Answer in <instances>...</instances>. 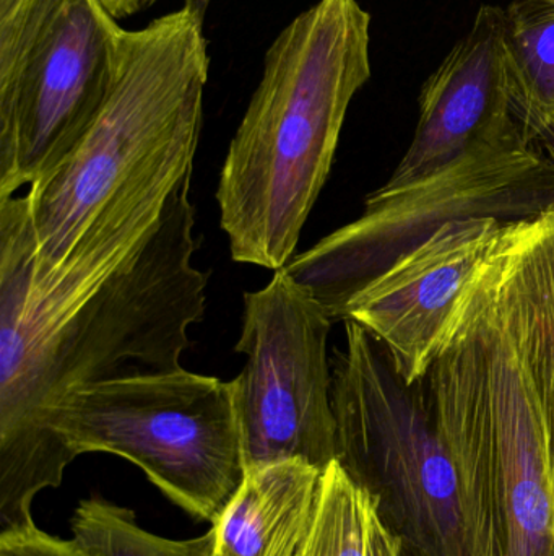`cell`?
I'll list each match as a JSON object with an SVG mask.
<instances>
[{"mask_svg": "<svg viewBox=\"0 0 554 556\" xmlns=\"http://www.w3.org/2000/svg\"><path fill=\"white\" fill-rule=\"evenodd\" d=\"M211 0H184V9H188L189 12L194 13L198 20L204 22L205 13H207L208 5H210Z\"/></svg>", "mask_w": 554, "mask_h": 556, "instance_id": "cell-19", "label": "cell"}, {"mask_svg": "<svg viewBox=\"0 0 554 556\" xmlns=\"http://www.w3.org/2000/svg\"><path fill=\"white\" fill-rule=\"evenodd\" d=\"M370 46L371 15L358 0H319L270 46L217 191L236 263L288 266L351 100L370 80Z\"/></svg>", "mask_w": 554, "mask_h": 556, "instance_id": "cell-3", "label": "cell"}, {"mask_svg": "<svg viewBox=\"0 0 554 556\" xmlns=\"http://www.w3.org/2000/svg\"><path fill=\"white\" fill-rule=\"evenodd\" d=\"M334 350L337 460L387 529L418 556H480L454 457L422 382L409 384L376 336L345 320Z\"/></svg>", "mask_w": 554, "mask_h": 556, "instance_id": "cell-4", "label": "cell"}, {"mask_svg": "<svg viewBox=\"0 0 554 556\" xmlns=\"http://www.w3.org/2000/svg\"><path fill=\"white\" fill-rule=\"evenodd\" d=\"M493 218L451 222L355 294L342 320L370 330L386 346L409 384L425 378L452 307L493 250Z\"/></svg>", "mask_w": 554, "mask_h": 556, "instance_id": "cell-9", "label": "cell"}, {"mask_svg": "<svg viewBox=\"0 0 554 556\" xmlns=\"http://www.w3.org/2000/svg\"><path fill=\"white\" fill-rule=\"evenodd\" d=\"M366 556H418L413 554L402 539L389 531L374 511L371 503L370 522H368Z\"/></svg>", "mask_w": 554, "mask_h": 556, "instance_id": "cell-16", "label": "cell"}, {"mask_svg": "<svg viewBox=\"0 0 554 556\" xmlns=\"http://www.w3.org/2000/svg\"><path fill=\"white\" fill-rule=\"evenodd\" d=\"M191 178L149 241L70 313L39 329L0 323V532L35 525L36 495L61 485L77 457L48 421L67 392L181 371L208 285L192 266Z\"/></svg>", "mask_w": 554, "mask_h": 556, "instance_id": "cell-2", "label": "cell"}, {"mask_svg": "<svg viewBox=\"0 0 554 556\" xmlns=\"http://www.w3.org/2000/svg\"><path fill=\"white\" fill-rule=\"evenodd\" d=\"M215 556H220V555H218L217 552H215Z\"/></svg>", "mask_w": 554, "mask_h": 556, "instance_id": "cell-20", "label": "cell"}, {"mask_svg": "<svg viewBox=\"0 0 554 556\" xmlns=\"http://www.w3.org/2000/svg\"><path fill=\"white\" fill-rule=\"evenodd\" d=\"M554 205V165L523 134L475 147L435 175L368 195L363 215L285 267L342 320L348 301L451 222L530 220Z\"/></svg>", "mask_w": 554, "mask_h": 556, "instance_id": "cell-6", "label": "cell"}, {"mask_svg": "<svg viewBox=\"0 0 554 556\" xmlns=\"http://www.w3.org/2000/svg\"><path fill=\"white\" fill-rule=\"evenodd\" d=\"M322 472L299 459L250 467L211 529L220 556H298L318 508Z\"/></svg>", "mask_w": 554, "mask_h": 556, "instance_id": "cell-11", "label": "cell"}, {"mask_svg": "<svg viewBox=\"0 0 554 556\" xmlns=\"http://www.w3.org/2000/svg\"><path fill=\"white\" fill-rule=\"evenodd\" d=\"M210 71L188 9L123 28L109 94L64 162L0 198V323L70 313L152 237L191 175Z\"/></svg>", "mask_w": 554, "mask_h": 556, "instance_id": "cell-1", "label": "cell"}, {"mask_svg": "<svg viewBox=\"0 0 554 556\" xmlns=\"http://www.w3.org/2000/svg\"><path fill=\"white\" fill-rule=\"evenodd\" d=\"M120 31L101 0H0V198L46 178L90 129Z\"/></svg>", "mask_w": 554, "mask_h": 556, "instance_id": "cell-7", "label": "cell"}, {"mask_svg": "<svg viewBox=\"0 0 554 556\" xmlns=\"http://www.w3.org/2000/svg\"><path fill=\"white\" fill-rule=\"evenodd\" d=\"M517 134L523 130L507 80L504 10L481 5L471 31L423 85L413 142L381 189L422 181L475 147Z\"/></svg>", "mask_w": 554, "mask_h": 556, "instance_id": "cell-10", "label": "cell"}, {"mask_svg": "<svg viewBox=\"0 0 554 556\" xmlns=\"http://www.w3.org/2000/svg\"><path fill=\"white\" fill-rule=\"evenodd\" d=\"M75 456L124 457L197 521L214 525L244 479L230 382L181 369L67 392L48 414Z\"/></svg>", "mask_w": 554, "mask_h": 556, "instance_id": "cell-5", "label": "cell"}, {"mask_svg": "<svg viewBox=\"0 0 554 556\" xmlns=\"http://www.w3.org/2000/svg\"><path fill=\"white\" fill-rule=\"evenodd\" d=\"M101 2L114 18L123 20L149 9L156 0H101Z\"/></svg>", "mask_w": 554, "mask_h": 556, "instance_id": "cell-17", "label": "cell"}, {"mask_svg": "<svg viewBox=\"0 0 554 556\" xmlns=\"http://www.w3.org/2000/svg\"><path fill=\"white\" fill-rule=\"evenodd\" d=\"M533 143H536V146L545 153L546 159H549L554 165V123L549 127V129L543 130V132L540 134L539 139Z\"/></svg>", "mask_w": 554, "mask_h": 556, "instance_id": "cell-18", "label": "cell"}, {"mask_svg": "<svg viewBox=\"0 0 554 556\" xmlns=\"http://www.w3.org/2000/svg\"><path fill=\"white\" fill-rule=\"evenodd\" d=\"M371 500L334 460L322 472L318 508L298 556H366Z\"/></svg>", "mask_w": 554, "mask_h": 556, "instance_id": "cell-14", "label": "cell"}, {"mask_svg": "<svg viewBox=\"0 0 554 556\" xmlns=\"http://www.w3.org/2000/svg\"><path fill=\"white\" fill-rule=\"evenodd\" d=\"M72 539L91 556H215L214 529L201 538L171 541L143 531L132 509L93 496L81 500L70 521Z\"/></svg>", "mask_w": 554, "mask_h": 556, "instance_id": "cell-13", "label": "cell"}, {"mask_svg": "<svg viewBox=\"0 0 554 556\" xmlns=\"http://www.w3.org/2000/svg\"><path fill=\"white\" fill-rule=\"evenodd\" d=\"M331 314L285 267L244 294L233 388L244 467L299 459L324 472L337 460L327 356Z\"/></svg>", "mask_w": 554, "mask_h": 556, "instance_id": "cell-8", "label": "cell"}, {"mask_svg": "<svg viewBox=\"0 0 554 556\" xmlns=\"http://www.w3.org/2000/svg\"><path fill=\"white\" fill-rule=\"evenodd\" d=\"M504 58L514 117L533 143L554 123V0L504 10Z\"/></svg>", "mask_w": 554, "mask_h": 556, "instance_id": "cell-12", "label": "cell"}, {"mask_svg": "<svg viewBox=\"0 0 554 556\" xmlns=\"http://www.w3.org/2000/svg\"><path fill=\"white\" fill-rule=\"evenodd\" d=\"M0 556H91L74 539L54 538L38 526L0 532Z\"/></svg>", "mask_w": 554, "mask_h": 556, "instance_id": "cell-15", "label": "cell"}]
</instances>
